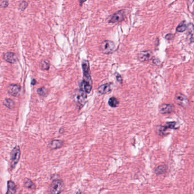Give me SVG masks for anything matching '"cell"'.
I'll return each instance as SVG.
<instances>
[{"label": "cell", "mask_w": 194, "mask_h": 194, "mask_svg": "<svg viewBox=\"0 0 194 194\" xmlns=\"http://www.w3.org/2000/svg\"><path fill=\"white\" fill-rule=\"evenodd\" d=\"M64 190V183L61 179H54L50 185L51 194H60Z\"/></svg>", "instance_id": "cell-1"}, {"label": "cell", "mask_w": 194, "mask_h": 194, "mask_svg": "<svg viewBox=\"0 0 194 194\" xmlns=\"http://www.w3.org/2000/svg\"><path fill=\"white\" fill-rule=\"evenodd\" d=\"M21 149L19 146H16L13 149L10 153V164L12 168H14L18 163L21 157Z\"/></svg>", "instance_id": "cell-2"}, {"label": "cell", "mask_w": 194, "mask_h": 194, "mask_svg": "<svg viewBox=\"0 0 194 194\" xmlns=\"http://www.w3.org/2000/svg\"><path fill=\"white\" fill-rule=\"evenodd\" d=\"M100 50L105 54L112 53L115 50L116 46L114 42L110 41H104L100 45Z\"/></svg>", "instance_id": "cell-3"}, {"label": "cell", "mask_w": 194, "mask_h": 194, "mask_svg": "<svg viewBox=\"0 0 194 194\" xmlns=\"http://www.w3.org/2000/svg\"><path fill=\"white\" fill-rule=\"evenodd\" d=\"M87 98V94L84 91L79 89L75 92L74 94V100L76 103L81 107L83 106L86 103Z\"/></svg>", "instance_id": "cell-4"}, {"label": "cell", "mask_w": 194, "mask_h": 194, "mask_svg": "<svg viewBox=\"0 0 194 194\" xmlns=\"http://www.w3.org/2000/svg\"><path fill=\"white\" fill-rule=\"evenodd\" d=\"M82 68L83 71V80L92 83V80L90 75L89 63L88 60H84L82 62Z\"/></svg>", "instance_id": "cell-5"}, {"label": "cell", "mask_w": 194, "mask_h": 194, "mask_svg": "<svg viewBox=\"0 0 194 194\" xmlns=\"http://www.w3.org/2000/svg\"><path fill=\"white\" fill-rule=\"evenodd\" d=\"M175 102L182 107H186L189 104V100L187 97L181 93H178L175 94Z\"/></svg>", "instance_id": "cell-6"}, {"label": "cell", "mask_w": 194, "mask_h": 194, "mask_svg": "<svg viewBox=\"0 0 194 194\" xmlns=\"http://www.w3.org/2000/svg\"><path fill=\"white\" fill-rule=\"evenodd\" d=\"M124 11L120 10L113 14L109 20V23H116L121 22L124 19Z\"/></svg>", "instance_id": "cell-7"}, {"label": "cell", "mask_w": 194, "mask_h": 194, "mask_svg": "<svg viewBox=\"0 0 194 194\" xmlns=\"http://www.w3.org/2000/svg\"><path fill=\"white\" fill-rule=\"evenodd\" d=\"M8 94L12 96H18L21 91V87L19 85L10 84L8 88Z\"/></svg>", "instance_id": "cell-8"}, {"label": "cell", "mask_w": 194, "mask_h": 194, "mask_svg": "<svg viewBox=\"0 0 194 194\" xmlns=\"http://www.w3.org/2000/svg\"><path fill=\"white\" fill-rule=\"evenodd\" d=\"M112 83H106L104 84L100 85L97 89V91L99 94H105L110 93L112 91Z\"/></svg>", "instance_id": "cell-9"}, {"label": "cell", "mask_w": 194, "mask_h": 194, "mask_svg": "<svg viewBox=\"0 0 194 194\" xmlns=\"http://www.w3.org/2000/svg\"><path fill=\"white\" fill-rule=\"evenodd\" d=\"M80 89L84 91L86 94H89L91 92L92 88V83L88 82L85 80H82L80 83Z\"/></svg>", "instance_id": "cell-10"}, {"label": "cell", "mask_w": 194, "mask_h": 194, "mask_svg": "<svg viewBox=\"0 0 194 194\" xmlns=\"http://www.w3.org/2000/svg\"><path fill=\"white\" fill-rule=\"evenodd\" d=\"M152 53L150 51H144L138 54V59L141 62H146L152 58Z\"/></svg>", "instance_id": "cell-11"}, {"label": "cell", "mask_w": 194, "mask_h": 194, "mask_svg": "<svg viewBox=\"0 0 194 194\" xmlns=\"http://www.w3.org/2000/svg\"><path fill=\"white\" fill-rule=\"evenodd\" d=\"M174 110V106L172 104H163L160 106V112L162 114H167L172 112Z\"/></svg>", "instance_id": "cell-12"}, {"label": "cell", "mask_w": 194, "mask_h": 194, "mask_svg": "<svg viewBox=\"0 0 194 194\" xmlns=\"http://www.w3.org/2000/svg\"><path fill=\"white\" fill-rule=\"evenodd\" d=\"M3 59L7 62L14 64L17 61V56L16 54L12 52H8L3 54Z\"/></svg>", "instance_id": "cell-13"}, {"label": "cell", "mask_w": 194, "mask_h": 194, "mask_svg": "<svg viewBox=\"0 0 194 194\" xmlns=\"http://www.w3.org/2000/svg\"><path fill=\"white\" fill-rule=\"evenodd\" d=\"M64 145V142L60 140H53L51 141L50 144L48 145V147H50V149L54 150L58 149L60 147H62Z\"/></svg>", "instance_id": "cell-14"}, {"label": "cell", "mask_w": 194, "mask_h": 194, "mask_svg": "<svg viewBox=\"0 0 194 194\" xmlns=\"http://www.w3.org/2000/svg\"><path fill=\"white\" fill-rule=\"evenodd\" d=\"M17 187L15 183L12 181H9L8 182V190L6 194H16Z\"/></svg>", "instance_id": "cell-15"}, {"label": "cell", "mask_w": 194, "mask_h": 194, "mask_svg": "<svg viewBox=\"0 0 194 194\" xmlns=\"http://www.w3.org/2000/svg\"><path fill=\"white\" fill-rule=\"evenodd\" d=\"M188 38L189 39V41L190 42H194V25L192 23H190L188 25Z\"/></svg>", "instance_id": "cell-16"}, {"label": "cell", "mask_w": 194, "mask_h": 194, "mask_svg": "<svg viewBox=\"0 0 194 194\" xmlns=\"http://www.w3.org/2000/svg\"><path fill=\"white\" fill-rule=\"evenodd\" d=\"M3 104L10 110H13L15 108V102L10 99H6L3 100Z\"/></svg>", "instance_id": "cell-17"}, {"label": "cell", "mask_w": 194, "mask_h": 194, "mask_svg": "<svg viewBox=\"0 0 194 194\" xmlns=\"http://www.w3.org/2000/svg\"><path fill=\"white\" fill-rule=\"evenodd\" d=\"M24 185H25L26 187L29 188L30 190H34L35 188V185L34 183L30 179H25V181H24Z\"/></svg>", "instance_id": "cell-18"}, {"label": "cell", "mask_w": 194, "mask_h": 194, "mask_svg": "<svg viewBox=\"0 0 194 194\" xmlns=\"http://www.w3.org/2000/svg\"><path fill=\"white\" fill-rule=\"evenodd\" d=\"M108 104L112 108H116L117 106H119V101L116 97H110L108 101Z\"/></svg>", "instance_id": "cell-19"}, {"label": "cell", "mask_w": 194, "mask_h": 194, "mask_svg": "<svg viewBox=\"0 0 194 194\" xmlns=\"http://www.w3.org/2000/svg\"><path fill=\"white\" fill-rule=\"evenodd\" d=\"M187 27L188 26L186 24L185 22H181L178 26L176 28V31H178L179 33H183L187 29Z\"/></svg>", "instance_id": "cell-20"}, {"label": "cell", "mask_w": 194, "mask_h": 194, "mask_svg": "<svg viewBox=\"0 0 194 194\" xmlns=\"http://www.w3.org/2000/svg\"><path fill=\"white\" fill-rule=\"evenodd\" d=\"M37 92L40 96L43 97H46L48 94V90L45 87L39 88L37 90Z\"/></svg>", "instance_id": "cell-21"}, {"label": "cell", "mask_w": 194, "mask_h": 194, "mask_svg": "<svg viewBox=\"0 0 194 194\" xmlns=\"http://www.w3.org/2000/svg\"><path fill=\"white\" fill-rule=\"evenodd\" d=\"M166 170H167V167H166V166H160L156 169V172L158 174H163V173L165 172Z\"/></svg>", "instance_id": "cell-22"}, {"label": "cell", "mask_w": 194, "mask_h": 194, "mask_svg": "<svg viewBox=\"0 0 194 194\" xmlns=\"http://www.w3.org/2000/svg\"><path fill=\"white\" fill-rule=\"evenodd\" d=\"M41 68L43 70H48L50 68V64L46 61L43 60L41 63Z\"/></svg>", "instance_id": "cell-23"}, {"label": "cell", "mask_w": 194, "mask_h": 194, "mask_svg": "<svg viewBox=\"0 0 194 194\" xmlns=\"http://www.w3.org/2000/svg\"><path fill=\"white\" fill-rule=\"evenodd\" d=\"M176 122H168L167 124H166L165 126H164V130H165L166 129L171 128V129H175L176 128Z\"/></svg>", "instance_id": "cell-24"}, {"label": "cell", "mask_w": 194, "mask_h": 194, "mask_svg": "<svg viewBox=\"0 0 194 194\" xmlns=\"http://www.w3.org/2000/svg\"><path fill=\"white\" fill-rule=\"evenodd\" d=\"M28 6V3H27L26 1H22L21 3H19V8L21 10H24Z\"/></svg>", "instance_id": "cell-25"}, {"label": "cell", "mask_w": 194, "mask_h": 194, "mask_svg": "<svg viewBox=\"0 0 194 194\" xmlns=\"http://www.w3.org/2000/svg\"><path fill=\"white\" fill-rule=\"evenodd\" d=\"M9 5V2L8 1H5V0H1L0 1V6L1 8H5L8 6Z\"/></svg>", "instance_id": "cell-26"}, {"label": "cell", "mask_w": 194, "mask_h": 194, "mask_svg": "<svg viewBox=\"0 0 194 194\" xmlns=\"http://www.w3.org/2000/svg\"><path fill=\"white\" fill-rule=\"evenodd\" d=\"M116 79H117V80L118 82L120 83H122V77H121V76L120 75V74H117V75H116Z\"/></svg>", "instance_id": "cell-27"}, {"label": "cell", "mask_w": 194, "mask_h": 194, "mask_svg": "<svg viewBox=\"0 0 194 194\" xmlns=\"http://www.w3.org/2000/svg\"><path fill=\"white\" fill-rule=\"evenodd\" d=\"M36 84H37V81L35 80V79H32V81H31V85H34Z\"/></svg>", "instance_id": "cell-28"}, {"label": "cell", "mask_w": 194, "mask_h": 194, "mask_svg": "<svg viewBox=\"0 0 194 194\" xmlns=\"http://www.w3.org/2000/svg\"><path fill=\"white\" fill-rule=\"evenodd\" d=\"M82 194V192H81V190H79L78 191L76 192V194Z\"/></svg>", "instance_id": "cell-29"}, {"label": "cell", "mask_w": 194, "mask_h": 194, "mask_svg": "<svg viewBox=\"0 0 194 194\" xmlns=\"http://www.w3.org/2000/svg\"><path fill=\"white\" fill-rule=\"evenodd\" d=\"M85 1H80V5H81V4L83 3H84Z\"/></svg>", "instance_id": "cell-30"}, {"label": "cell", "mask_w": 194, "mask_h": 194, "mask_svg": "<svg viewBox=\"0 0 194 194\" xmlns=\"http://www.w3.org/2000/svg\"></svg>", "instance_id": "cell-31"}]
</instances>
